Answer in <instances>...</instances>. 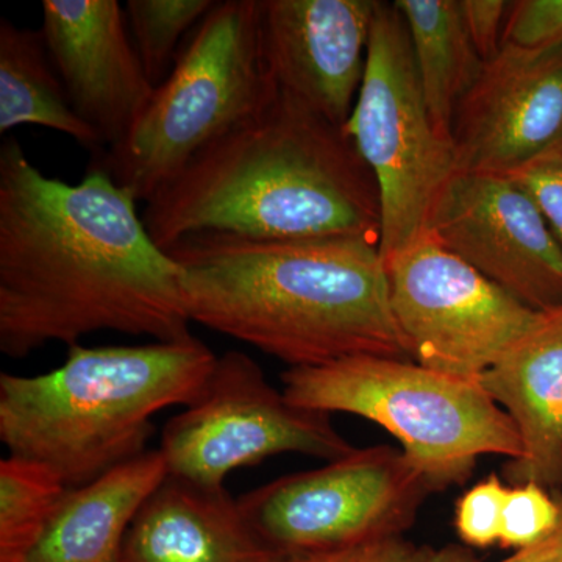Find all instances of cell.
<instances>
[{
    "label": "cell",
    "instance_id": "6da1fadb",
    "mask_svg": "<svg viewBox=\"0 0 562 562\" xmlns=\"http://www.w3.org/2000/svg\"><path fill=\"white\" fill-rule=\"evenodd\" d=\"M181 271L136 201L91 162L69 184L44 176L20 140L0 147V351L22 360L102 330L191 338Z\"/></svg>",
    "mask_w": 562,
    "mask_h": 562
},
{
    "label": "cell",
    "instance_id": "7a4b0ae2",
    "mask_svg": "<svg viewBox=\"0 0 562 562\" xmlns=\"http://www.w3.org/2000/svg\"><path fill=\"white\" fill-rule=\"evenodd\" d=\"M166 251L180 268L191 322L291 368L358 355L413 360L392 314L379 244L205 232Z\"/></svg>",
    "mask_w": 562,
    "mask_h": 562
},
{
    "label": "cell",
    "instance_id": "3957f363",
    "mask_svg": "<svg viewBox=\"0 0 562 562\" xmlns=\"http://www.w3.org/2000/svg\"><path fill=\"white\" fill-rule=\"evenodd\" d=\"M143 221L162 250L205 232L380 246L382 203L375 177L344 127L279 90L192 158L146 203Z\"/></svg>",
    "mask_w": 562,
    "mask_h": 562
},
{
    "label": "cell",
    "instance_id": "277c9868",
    "mask_svg": "<svg viewBox=\"0 0 562 562\" xmlns=\"http://www.w3.org/2000/svg\"><path fill=\"white\" fill-rule=\"evenodd\" d=\"M217 357L201 339L144 346H70L60 368L0 373V441L44 462L69 490L147 452L155 414L194 405Z\"/></svg>",
    "mask_w": 562,
    "mask_h": 562
},
{
    "label": "cell",
    "instance_id": "5b68a950",
    "mask_svg": "<svg viewBox=\"0 0 562 562\" xmlns=\"http://www.w3.org/2000/svg\"><path fill=\"white\" fill-rule=\"evenodd\" d=\"M277 91L262 55L260 0L216 2L132 131L92 162L136 202L147 203Z\"/></svg>",
    "mask_w": 562,
    "mask_h": 562
},
{
    "label": "cell",
    "instance_id": "8992f818",
    "mask_svg": "<svg viewBox=\"0 0 562 562\" xmlns=\"http://www.w3.org/2000/svg\"><path fill=\"white\" fill-rule=\"evenodd\" d=\"M281 382L292 405L353 414L391 432L435 491L465 482L486 454L522 457L516 425L479 380L413 360L358 355L290 368Z\"/></svg>",
    "mask_w": 562,
    "mask_h": 562
},
{
    "label": "cell",
    "instance_id": "52a82bcc",
    "mask_svg": "<svg viewBox=\"0 0 562 562\" xmlns=\"http://www.w3.org/2000/svg\"><path fill=\"white\" fill-rule=\"evenodd\" d=\"M344 131L379 187V250L386 260L427 233L432 206L458 172L452 139L431 120L394 3H376L364 79Z\"/></svg>",
    "mask_w": 562,
    "mask_h": 562
},
{
    "label": "cell",
    "instance_id": "ba28073f",
    "mask_svg": "<svg viewBox=\"0 0 562 562\" xmlns=\"http://www.w3.org/2000/svg\"><path fill=\"white\" fill-rule=\"evenodd\" d=\"M431 492L401 449L375 446L281 476L238 503L251 530L283 558L402 536Z\"/></svg>",
    "mask_w": 562,
    "mask_h": 562
},
{
    "label": "cell",
    "instance_id": "9c48e42d",
    "mask_svg": "<svg viewBox=\"0 0 562 562\" xmlns=\"http://www.w3.org/2000/svg\"><path fill=\"white\" fill-rule=\"evenodd\" d=\"M330 414L292 405L243 351L217 357L201 401L162 428L160 452L173 476L224 487L228 473L281 453L336 461L353 452Z\"/></svg>",
    "mask_w": 562,
    "mask_h": 562
},
{
    "label": "cell",
    "instance_id": "30bf717a",
    "mask_svg": "<svg viewBox=\"0 0 562 562\" xmlns=\"http://www.w3.org/2000/svg\"><path fill=\"white\" fill-rule=\"evenodd\" d=\"M383 262L395 322L431 371L480 380L541 317L428 232Z\"/></svg>",
    "mask_w": 562,
    "mask_h": 562
},
{
    "label": "cell",
    "instance_id": "8fae6325",
    "mask_svg": "<svg viewBox=\"0 0 562 562\" xmlns=\"http://www.w3.org/2000/svg\"><path fill=\"white\" fill-rule=\"evenodd\" d=\"M427 232L528 308H561V244L506 177L454 173L432 206Z\"/></svg>",
    "mask_w": 562,
    "mask_h": 562
},
{
    "label": "cell",
    "instance_id": "7c38bea8",
    "mask_svg": "<svg viewBox=\"0 0 562 562\" xmlns=\"http://www.w3.org/2000/svg\"><path fill=\"white\" fill-rule=\"evenodd\" d=\"M562 140V44H502L454 113L458 172L508 176Z\"/></svg>",
    "mask_w": 562,
    "mask_h": 562
},
{
    "label": "cell",
    "instance_id": "4fadbf2b",
    "mask_svg": "<svg viewBox=\"0 0 562 562\" xmlns=\"http://www.w3.org/2000/svg\"><path fill=\"white\" fill-rule=\"evenodd\" d=\"M376 0H260L262 55L273 83L344 127L357 102Z\"/></svg>",
    "mask_w": 562,
    "mask_h": 562
},
{
    "label": "cell",
    "instance_id": "5bb4252c",
    "mask_svg": "<svg viewBox=\"0 0 562 562\" xmlns=\"http://www.w3.org/2000/svg\"><path fill=\"white\" fill-rule=\"evenodd\" d=\"M41 9V32L70 105L103 146H117L155 91L125 10L116 0H44Z\"/></svg>",
    "mask_w": 562,
    "mask_h": 562
},
{
    "label": "cell",
    "instance_id": "9a60e30c",
    "mask_svg": "<svg viewBox=\"0 0 562 562\" xmlns=\"http://www.w3.org/2000/svg\"><path fill=\"white\" fill-rule=\"evenodd\" d=\"M479 382L512 417L522 441V457L506 468L509 482L561 487L562 306L541 313Z\"/></svg>",
    "mask_w": 562,
    "mask_h": 562
},
{
    "label": "cell",
    "instance_id": "2e32d148",
    "mask_svg": "<svg viewBox=\"0 0 562 562\" xmlns=\"http://www.w3.org/2000/svg\"><path fill=\"white\" fill-rule=\"evenodd\" d=\"M225 487L168 473L136 513L120 562H272Z\"/></svg>",
    "mask_w": 562,
    "mask_h": 562
},
{
    "label": "cell",
    "instance_id": "e0dca14e",
    "mask_svg": "<svg viewBox=\"0 0 562 562\" xmlns=\"http://www.w3.org/2000/svg\"><path fill=\"white\" fill-rule=\"evenodd\" d=\"M158 450L69 490L38 541L13 562H120L132 520L168 476Z\"/></svg>",
    "mask_w": 562,
    "mask_h": 562
},
{
    "label": "cell",
    "instance_id": "ac0fdd59",
    "mask_svg": "<svg viewBox=\"0 0 562 562\" xmlns=\"http://www.w3.org/2000/svg\"><path fill=\"white\" fill-rule=\"evenodd\" d=\"M20 125L60 132L99 154L102 139L70 105L43 32L0 20V133Z\"/></svg>",
    "mask_w": 562,
    "mask_h": 562
},
{
    "label": "cell",
    "instance_id": "d6986e66",
    "mask_svg": "<svg viewBox=\"0 0 562 562\" xmlns=\"http://www.w3.org/2000/svg\"><path fill=\"white\" fill-rule=\"evenodd\" d=\"M394 5L408 27L431 120L452 139L454 113L484 66L462 20L460 0H397Z\"/></svg>",
    "mask_w": 562,
    "mask_h": 562
},
{
    "label": "cell",
    "instance_id": "ffe728a7",
    "mask_svg": "<svg viewBox=\"0 0 562 562\" xmlns=\"http://www.w3.org/2000/svg\"><path fill=\"white\" fill-rule=\"evenodd\" d=\"M68 484L36 460L14 457L0 461V562H13L38 541Z\"/></svg>",
    "mask_w": 562,
    "mask_h": 562
},
{
    "label": "cell",
    "instance_id": "44dd1931",
    "mask_svg": "<svg viewBox=\"0 0 562 562\" xmlns=\"http://www.w3.org/2000/svg\"><path fill=\"white\" fill-rule=\"evenodd\" d=\"M214 0H128L125 18L133 43L155 88L169 76L179 43L210 13Z\"/></svg>",
    "mask_w": 562,
    "mask_h": 562
},
{
    "label": "cell",
    "instance_id": "7402d4cb",
    "mask_svg": "<svg viewBox=\"0 0 562 562\" xmlns=\"http://www.w3.org/2000/svg\"><path fill=\"white\" fill-rule=\"evenodd\" d=\"M562 524V501L538 483L508 490L502 514L501 546L524 550L552 536Z\"/></svg>",
    "mask_w": 562,
    "mask_h": 562
},
{
    "label": "cell",
    "instance_id": "603a6c76",
    "mask_svg": "<svg viewBox=\"0 0 562 562\" xmlns=\"http://www.w3.org/2000/svg\"><path fill=\"white\" fill-rule=\"evenodd\" d=\"M508 486L495 473L476 483L457 503L458 535L468 546L486 547L501 541L502 514Z\"/></svg>",
    "mask_w": 562,
    "mask_h": 562
},
{
    "label": "cell",
    "instance_id": "cb8c5ba5",
    "mask_svg": "<svg viewBox=\"0 0 562 562\" xmlns=\"http://www.w3.org/2000/svg\"><path fill=\"white\" fill-rule=\"evenodd\" d=\"M503 177L530 198L562 247V140Z\"/></svg>",
    "mask_w": 562,
    "mask_h": 562
},
{
    "label": "cell",
    "instance_id": "d4e9b609",
    "mask_svg": "<svg viewBox=\"0 0 562 562\" xmlns=\"http://www.w3.org/2000/svg\"><path fill=\"white\" fill-rule=\"evenodd\" d=\"M524 50L562 44V0H517L509 7L503 43Z\"/></svg>",
    "mask_w": 562,
    "mask_h": 562
},
{
    "label": "cell",
    "instance_id": "484cf974",
    "mask_svg": "<svg viewBox=\"0 0 562 562\" xmlns=\"http://www.w3.org/2000/svg\"><path fill=\"white\" fill-rule=\"evenodd\" d=\"M424 554L425 547H416L402 536H395L328 552L276 558L272 562H424Z\"/></svg>",
    "mask_w": 562,
    "mask_h": 562
},
{
    "label": "cell",
    "instance_id": "4316f807",
    "mask_svg": "<svg viewBox=\"0 0 562 562\" xmlns=\"http://www.w3.org/2000/svg\"><path fill=\"white\" fill-rule=\"evenodd\" d=\"M462 20L476 52L484 61L502 49L503 31L512 2L503 0H460Z\"/></svg>",
    "mask_w": 562,
    "mask_h": 562
},
{
    "label": "cell",
    "instance_id": "83f0119b",
    "mask_svg": "<svg viewBox=\"0 0 562 562\" xmlns=\"http://www.w3.org/2000/svg\"><path fill=\"white\" fill-rule=\"evenodd\" d=\"M424 562H476L468 550L457 546H447L442 549L425 547ZM502 562H562V524L557 531L543 541L528 549L517 550L513 557Z\"/></svg>",
    "mask_w": 562,
    "mask_h": 562
}]
</instances>
